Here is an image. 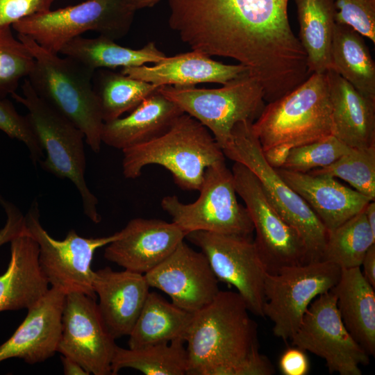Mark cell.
Wrapping results in <instances>:
<instances>
[{"label":"cell","mask_w":375,"mask_h":375,"mask_svg":"<svg viewBox=\"0 0 375 375\" xmlns=\"http://www.w3.org/2000/svg\"><path fill=\"white\" fill-rule=\"evenodd\" d=\"M375 244L364 210L328 232L321 260L340 269L360 267L369 248Z\"/></svg>","instance_id":"d6a6232c"},{"label":"cell","mask_w":375,"mask_h":375,"mask_svg":"<svg viewBox=\"0 0 375 375\" xmlns=\"http://www.w3.org/2000/svg\"><path fill=\"white\" fill-rule=\"evenodd\" d=\"M336 22L351 27L375 44V0H335Z\"/></svg>","instance_id":"74e56055"},{"label":"cell","mask_w":375,"mask_h":375,"mask_svg":"<svg viewBox=\"0 0 375 375\" xmlns=\"http://www.w3.org/2000/svg\"><path fill=\"white\" fill-rule=\"evenodd\" d=\"M292 148L287 144H278L262 151L263 156L272 167L279 169L285 164Z\"/></svg>","instance_id":"b9f144b4"},{"label":"cell","mask_w":375,"mask_h":375,"mask_svg":"<svg viewBox=\"0 0 375 375\" xmlns=\"http://www.w3.org/2000/svg\"><path fill=\"white\" fill-rule=\"evenodd\" d=\"M331 69L365 97L375 101V63L363 36L348 25L335 23Z\"/></svg>","instance_id":"f1b7e54d"},{"label":"cell","mask_w":375,"mask_h":375,"mask_svg":"<svg viewBox=\"0 0 375 375\" xmlns=\"http://www.w3.org/2000/svg\"><path fill=\"white\" fill-rule=\"evenodd\" d=\"M135 12L127 0H87L23 18L11 27L58 54L66 43L87 31L113 40L123 38L131 28Z\"/></svg>","instance_id":"9c48e42d"},{"label":"cell","mask_w":375,"mask_h":375,"mask_svg":"<svg viewBox=\"0 0 375 375\" xmlns=\"http://www.w3.org/2000/svg\"><path fill=\"white\" fill-rule=\"evenodd\" d=\"M34 62L27 47L14 37L11 26L0 28V98L15 92L19 81L29 75Z\"/></svg>","instance_id":"e575fe53"},{"label":"cell","mask_w":375,"mask_h":375,"mask_svg":"<svg viewBox=\"0 0 375 375\" xmlns=\"http://www.w3.org/2000/svg\"><path fill=\"white\" fill-rule=\"evenodd\" d=\"M92 84L103 122L117 119L124 113L132 111L160 88L108 69L95 70Z\"/></svg>","instance_id":"1f68e13d"},{"label":"cell","mask_w":375,"mask_h":375,"mask_svg":"<svg viewBox=\"0 0 375 375\" xmlns=\"http://www.w3.org/2000/svg\"><path fill=\"white\" fill-rule=\"evenodd\" d=\"M10 244V261L0 275V312L28 309L49 289L39 265L38 244L26 226Z\"/></svg>","instance_id":"603a6c76"},{"label":"cell","mask_w":375,"mask_h":375,"mask_svg":"<svg viewBox=\"0 0 375 375\" xmlns=\"http://www.w3.org/2000/svg\"><path fill=\"white\" fill-rule=\"evenodd\" d=\"M122 152L125 178H136L147 165H158L167 169L184 190H199L206 168L225 160L210 131L185 112L162 135Z\"/></svg>","instance_id":"277c9868"},{"label":"cell","mask_w":375,"mask_h":375,"mask_svg":"<svg viewBox=\"0 0 375 375\" xmlns=\"http://www.w3.org/2000/svg\"><path fill=\"white\" fill-rule=\"evenodd\" d=\"M306 351L294 346L288 348L279 359V369L284 375H306L310 363Z\"/></svg>","instance_id":"60d3db41"},{"label":"cell","mask_w":375,"mask_h":375,"mask_svg":"<svg viewBox=\"0 0 375 375\" xmlns=\"http://www.w3.org/2000/svg\"><path fill=\"white\" fill-rule=\"evenodd\" d=\"M249 72L242 65H226L200 51L167 57L153 66L123 67L121 73L158 86H192L201 83L225 85Z\"/></svg>","instance_id":"7402d4cb"},{"label":"cell","mask_w":375,"mask_h":375,"mask_svg":"<svg viewBox=\"0 0 375 375\" xmlns=\"http://www.w3.org/2000/svg\"><path fill=\"white\" fill-rule=\"evenodd\" d=\"M282 179L308 205L331 231L362 211L371 201L367 197L336 181L334 177L276 169Z\"/></svg>","instance_id":"44dd1931"},{"label":"cell","mask_w":375,"mask_h":375,"mask_svg":"<svg viewBox=\"0 0 375 375\" xmlns=\"http://www.w3.org/2000/svg\"><path fill=\"white\" fill-rule=\"evenodd\" d=\"M340 273L338 265L323 260L267 273L263 315L273 322L274 335L284 341L290 340L311 302L330 291Z\"/></svg>","instance_id":"7c38bea8"},{"label":"cell","mask_w":375,"mask_h":375,"mask_svg":"<svg viewBox=\"0 0 375 375\" xmlns=\"http://www.w3.org/2000/svg\"><path fill=\"white\" fill-rule=\"evenodd\" d=\"M238 292L219 291L194 312L185 336L188 375H272L260 353L258 327Z\"/></svg>","instance_id":"7a4b0ae2"},{"label":"cell","mask_w":375,"mask_h":375,"mask_svg":"<svg viewBox=\"0 0 375 375\" xmlns=\"http://www.w3.org/2000/svg\"><path fill=\"white\" fill-rule=\"evenodd\" d=\"M288 1L167 0L168 23L192 50L246 66L269 103L311 74L290 24Z\"/></svg>","instance_id":"6da1fadb"},{"label":"cell","mask_w":375,"mask_h":375,"mask_svg":"<svg viewBox=\"0 0 375 375\" xmlns=\"http://www.w3.org/2000/svg\"><path fill=\"white\" fill-rule=\"evenodd\" d=\"M336 297L341 319L354 340L369 355H375L374 288L360 267L341 269L340 278L331 290Z\"/></svg>","instance_id":"484cf974"},{"label":"cell","mask_w":375,"mask_h":375,"mask_svg":"<svg viewBox=\"0 0 375 375\" xmlns=\"http://www.w3.org/2000/svg\"><path fill=\"white\" fill-rule=\"evenodd\" d=\"M183 113L158 90L126 117L104 122L101 142L122 151L149 142L166 133Z\"/></svg>","instance_id":"d4e9b609"},{"label":"cell","mask_w":375,"mask_h":375,"mask_svg":"<svg viewBox=\"0 0 375 375\" xmlns=\"http://www.w3.org/2000/svg\"><path fill=\"white\" fill-rule=\"evenodd\" d=\"M66 294L51 287L33 306L12 336L0 345V362L9 358L28 364L54 356L62 334Z\"/></svg>","instance_id":"d6986e66"},{"label":"cell","mask_w":375,"mask_h":375,"mask_svg":"<svg viewBox=\"0 0 375 375\" xmlns=\"http://www.w3.org/2000/svg\"><path fill=\"white\" fill-rule=\"evenodd\" d=\"M92 287L99 297L100 316L110 335L115 340L129 335L149 292L144 275L106 267L94 271Z\"/></svg>","instance_id":"ffe728a7"},{"label":"cell","mask_w":375,"mask_h":375,"mask_svg":"<svg viewBox=\"0 0 375 375\" xmlns=\"http://www.w3.org/2000/svg\"><path fill=\"white\" fill-rule=\"evenodd\" d=\"M231 172L236 192L251 219L256 231L253 242L267 273L311 262L303 238L269 202L256 175L237 162Z\"/></svg>","instance_id":"8fae6325"},{"label":"cell","mask_w":375,"mask_h":375,"mask_svg":"<svg viewBox=\"0 0 375 375\" xmlns=\"http://www.w3.org/2000/svg\"><path fill=\"white\" fill-rule=\"evenodd\" d=\"M158 91L206 126L222 149L231 140L234 126L253 122L265 106L263 89L249 72L220 88L162 85Z\"/></svg>","instance_id":"ba28073f"},{"label":"cell","mask_w":375,"mask_h":375,"mask_svg":"<svg viewBox=\"0 0 375 375\" xmlns=\"http://www.w3.org/2000/svg\"><path fill=\"white\" fill-rule=\"evenodd\" d=\"M251 127L262 151L278 144L291 147L333 135L326 73H312L281 98L267 103Z\"/></svg>","instance_id":"5b68a950"},{"label":"cell","mask_w":375,"mask_h":375,"mask_svg":"<svg viewBox=\"0 0 375 375\" xmlns=\"http://www.w3.org/2000/svg\"><path fill=\"white\" fill-rule=\"evenodd\" d=\"M361 266L363 267L364 277L375 288V244L366 252Z\"/></svg>","instance_id":"7bdbcfd3"},{"label":"cell","mask_w":375,"mask_h":375,"mask_svg":"<svg viewBox=\"0 0 375 375\" xmlns=\"http://www.w3.org/2000/svg\"><path fill=\"white\" fill-rule=\"evenodd\" d=\"M325 73L333 135L350 148L375 145V101L360 93L332 69Z\"/></svg>","instance_id":"cb8c5ba5"},{"label":"cell","mask_w":375,"mask_h":375,"mask_svg":"<svg viewBox=\"0 0 375 375\" xmlns=\"http://www.w3.org/2000/svg\"><path fill=\"white\" fill-rule=\"evenodd\" d=\"M24 222L38 244L40 268L49 284L65 294L80 292L97 299L91 268L94 254L117 238L119 231L106 237L84 238L70 230L64 240H56L40 223L36 200L24 215Z\"/></svg>","instance_id":"4fadbf2b"},{"label":"cell","mask_w":375,"mask_h":375,"mask_svg":"<svg viewBox=\"0 0 375 375\" xmlns=\"http://www.w3.org/2000/svg\"><path fill=\"white\" fill-rule=\"evenodd\" d=\"M193 203H184L176 196H166L160 205L182 231L251 236L254 231L249 213L238 203L234 178L225 160L208 167Z\"/></svg>","instance_id":"30bf717a"},{"label":"cell","mask_w":375,"mask_h":375,"mask_svg":"<svg viewBox=\"0 0 375 375\" xmlns=\"http://www.w3.org/2000/svg\"><path fill=\"white\" fill-rule=\"evenodd\" d=\"M183 338L136 349L116 347L111 362V375L132 368L146 375H185L188 352Z\"/></svg>","instance_id":"4dcf8cb0"},{"label":"cell","mask_w":375,"mask_h":375,"mask_svg":"<svg viewBox=\"0 0 375 375\" xmlns=\"http://www.w3.org/2000/svg\"><path fill=\"white\" fill-rule=\"evenodd\" d=\"M308 173L340 178L370 201H374L375 145L350 148L331 165Z\"/></svg>","instance_id":"836d02e7"},{"label":"cell","mask_w":375,"mask_h":375,"mask_svg":"<svg viewBox=\"0 0 375 375\" xmlns=\"http://www.w3.org/2000/svg\"><path fill=\"white\" fill-rule=\"evenodd\" d=\"M252 123L242 121L234 126L231 140L222 149L224 156L256 175L269 202L303 238L311 262L321 260L328 232L306 202L267 162Z\"/></svg>","instance_id":"52a82bcc"},{"label":"cell","mask_w":375,"mask_h":375,"mask_svg":"<svg viewBox=\"0 0 375 375\" xmlns=\"http://www.w3.org/2000/svg\"><path fill=\"white\" fill-rule=\"evenodd\" d=\"M17 38L35 60L26 78L35 92L77 126L90 148L99 153L103 120L93 88L95 70L71 57L60 58L26 35Z\"/></svg>","instance_id":"3957f363"},{"label":"cell","mask_w":375,"mask_h":375,"mask_svg":"<svg viewBox=\"0 0 375 375\" xmlns=\"http://www.w3.org/2000/svg\"><path fill=\"white\" fill-rule=\"evenodd\" d=\"M63 368V373L65 375H89L90 374L75 360L62 355L60 356Z\"/></svg>","instance_id":"ee69618b"},{"label":"cell","mask_w":375,"mask_h":375,"mask_svg":"<svg viewBox=\"0 0 375 375\" xmlns=\"http://www.w3.org/2000/svg\"><path fill=\"white\" fill-rule=\"evenodd\" d=\"M299 40L306 54L310 74L331 69V48L337 9L335 0H294Z\"/></svg>","instance_id":"4316f807"},{"label":"cell","mask_w":375,"mask_h":375,"mask_svg":"<svg viewBox=\"0 0 375 375\" xmlns=\"http://www.w3.org/2000/svg\"><path fill=\"white\" fill-rule=\"evenodd\" d=\"M290 340L323 358L331 374L361 375L360 366L369 362V355L345 327L331 290L311 302Z\"/></svg>","instance_id":"5bb4252c"},{"label":"cell","mask_w":375,"mask_h":375,"mask_svg":"<svg viewBox=\"0 0 375 375\" xmlns=\"http://www.w3.org/2000/svg\"><path fill=\"white\" fill-rule=\"evenodd\" d=\"M185 238L204 253L219 281L236 288L249 312L264 317L267 271L251 237L196 231Z\"/></svg>","instance_id":"9a60e30c"},{"label":"cell","mask_w":375,"mask_h":375,"mask_svg":"<svg viewBox=\"0 0 375 375\" xmlns=\"http://www.w3.org/2000/svg\"><path fill=\"white\" fill-rule=\"evenodd\" d=\"M59 53L76 59L94 70L138 67L148 62L156 64L167 58L153 42H148L141 49H133L102 35L95 38L76 37L66 43Z\"/></svg>","instance_id":"83f0119b"},{"label":"cell","mask_w":375,"mask_h":375,"mask_svg":"<svg viewBox=\"0 0 375 375\" xmlns=\"http://www.w3.org/2000/svg\"><path fill=\"white\" fill-rule=\"evenodd\" d=\"M55 0H0V28L51 10Z\"/></svg>","instance_id":"f35d334b"},{"label":"cell","mask_w":375,"mask_h":375,"mask_svg":"<svg viewBox=\"0 0 375 375\" xmlns=\"http://www.w3.org/2000/svg\"><path fill=\"white\" fill-rule=\"evenodd\" d=\"M350 147L331 135L319 140L292 147L281 167L301 173L325 167L345 153Z\"/></svg>","instance_id":"d590c367"},{"label":"cell","mask_w":375,"mask_h":375,"mask_svg":"<svg viewBox=\"0 0 375 375\" xmlns=\"http://www.w3.org/2000/svg\"><path fill=\"white\" fill-rule=\"evenodd\" d=\"M22 90V96L14 92L11 97L28 110L26 117L30 125L46 153L40 165L55 176L71 181L79 192L85 215L92 222L99 223L101 217L97 210L99 201L85 179L83 133L42 99L27 78L24 79Z\"/></svg>","instance_id":"8992f818"},{"label":"cell","mask_w":375,"mask_h":375,"mask_svg":"<svg viewBox=\"0 0 375 375\" xmlns=\"http://www.w3.org/2000/svg\"><path fill=\"white\" fill-rule=\"evenodd\" d=\"M0 204L6 214V222L4 226L0 229V247L10 242L24 228V215L13 203L5 199L0 195Z\"/></svg>","instance_id":"ab89813d"},{"label":"cell","mask_w":375,"mask_h":375,"mask_svg":"<svg viewBox=\"0 0 375 375\" xmlns=\"http://www.w3.org/2000/svg\"><path fill=\"white\" fill-rule=\"evenodd\" d=\"M194 313L165 300L157 292H149L128 342L130 349L170 342L185 336Z\"/></svg>","instance_id":"f546056e"},{"label":"cell","mask_w":375,"mask_h":375,"mask_svg":"<svg viewBox=\"0 0 375 375\" xmlns=\"http://www.w3.org/2000/svg\"><path fill=\"white\" fill-rule=\"evenodd\" d=\"M130 6L136 11L145 8H151L161 0H127Z\"/></svg>","instance_id":"bcb514c9"},{"label":"cell","mask_w":375,"mask_h":375,"mask_svg":"<svg viewBox=\"0 0 375 375\" xmlns=\"http://www.w3.org/2000/svg\"><path fill=\"white\" fill-rule=\"evenodd\" d=\"M185 236L173 222L135 218L106 245L103 255L124 269L145 274L164 260Z\"/></svg>","instance_id":"ac0fdd59"},{"label":"cell","mask_w":375,"mask_h":375,"mask_svg":"<svg viewBox=\"0 0 375 375\" xmlns=\"http://www.w3.org/2000/svg\"><path fill=\"white\" fill-rule=\"evenodd\" d=\"M364 212L368 224L374 234H375V202L369 201L364 209Z\"/></svg>","instance_id":"f6af8a7d"},{"label":"cell","mask_w":375,"mask_h":375,"mask_svg":"<svg viewBox=\"0 0 375 375\" xmlns=\"http://www.w3.org/2000/svg\"><path fill=\"white\" fill-rule=\"evenodd\" d=\"M0 131L9 138L22 142L26 146L33 164L40 163L44 159V151L26 115H19L6 98H0Z\"/></svg>","instance_id":"8d00e7d4"},{"label":"cell","mask_w":375,"mask_h":375,"mask_svg":"<svg viewBox=\"0 0 375 375\" xmlns=\"http://www.w3.org/2000/svg\"><path fill=\"white\" fill-rule=\"evenodd\" d=\"M144 275L150 287L160 290L175 306L193 313L210 303L220 291L206 256L184 241Z\"/></svg>","instance_id":"e0dca14e"},{"label":"cell","mask_w":375,"mask_h":375,"mask_svg":"<svg viewBox=\"0 0 375 375\" xmlns=\"http://www.w3.org/2000/svg\"><path fill=\"white\" fill-rule=\"evenodd\" d=\"M115 340L101 319L96 299L80 292L66 294L57 352L77 361L90 374L111 375Z\"/></svg>","instance_id":"2e32d148"}]
</instances>
